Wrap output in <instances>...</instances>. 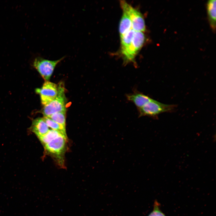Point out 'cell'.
<instances>
[{
	"label": "cell",
	"mask_w": 216,
	"mask_h": 216,
	"mask_svg": "<svg viewBox=\"0 0 216 216\" xmlns=\"http://www.w3.org/2000/svg\"><path fill=\"white\" fill-rule=\"evenodd\" d=\"M65 89L62 82L58 86V92L56 97L51 102L44 106L41 110L44 117H48L51 114L59 112L66 111V99Z\"/></svg>",
	"instance_id": "6da1fadb"
},
{
	"label": "cell",
	"mask_w": 216,
	"mask_h": 216,
	"mask_svg": "<svg viewBox=\"0 0 216 216\" xmlns=\"http://www.w3.org/2000/svg\"><path fill=\"white\" fill-rule=\"evenodd\" d=\"M175 105L165 104L152 99L144 106L138 109L139 116L156 117L160 114L172 111Z\"/></svg>",
	"instance_id": "7a4b0ae2"
},
{
	"label": "cell",
	"mask_w": 216,
	"mask_h": 216,
	"mask_svg": "<svg viewBox=\"0 0 216 216\" xmlns=\"http://www.w3.org/2000/svg\"><path fill=\"white\" fill-rule=\"evenodd\" d=\"M65 58L64 56L56 60H51L38 56L34 58L32 65L45 81H48L56 66Z\"/></svg>",
	"instance_id": "3957f363"
},
{
	"label": "cell",
	"mask_w": 216,
	"mask_h": 216,
	"mask_svg": "<svg viewBox=\"0 0 216 216\" xmlns=\"http://www.w3.org/2000/svg\"><path fill=\"white\" fill-rule=\"evenodd\" d=\"M67 137L60 136L52 140L44 147L45 151L52 156L60 164H64L63 156L66 148Z\"/></svg>",
	"instance_id": "277c9868"
},
{
	"label": "cell",
	"mask_w": 216,
	"mask_h": 216,
	"mask_svg": "<svg viewBox=\"0 0 216 216\" xmlns=\"http://www.w3.org/2000/svg\"><path fill=\"white\" fill-rule=\"evenodd\" d=\"M120 4L123 12L127 14L131 20L132 29L135 31H145V24L141 14L124 1H121Z\"/></svg>",
	"instance_id": "5b68a950"
},
{
	"label": "cell",
	"mask_w": 216,
	"mask_h": 216,
	"mask_svg": "<svg viewBox=\"0 0 216 216\" xmlns=\"http://www.w3.org/2000/svg\"><path fill=\"white\" fill-rule=\"evenodd\" d=\"M35 91L40 94L41 103L44 106L56 97L58 92V86L54 83L46 81L42 87L36 89Z\"/></svg>",
	"instance_id": "8992f818"
},
{
	"label": "cell",
	"mask_w": 216,
	"mask_h": 216,
	"mask_svg": "<svg viewBox=\"0 0 216 216\" xmlns=\"http://www.w3.org/2000/svg\"><path fill=\"white\" fill-rule=\"evenodd\" d=\"M145 40V36L142 32L135 31L128 52V56L130 60H134L135 57L143 45Z\"/></svg>",
	"instance_id": "52a82bcc"
},
{
	"label": "cell",
	"mask_w": 216,
	"mask_h": 216,
	"mask_svg": "<svg viewBox=\"0 0 216 216\" xmlns=\"http://www.w3.org/2000/svg\"><path fill=\"white\" fill-rule=\"evenodd\" d=\"M38 138L46 134L50 130L43 118H38L33 120L29 128Z\"/></svg>",
	"instance_id": "ba28073f"
},
{
	"label": "cell",
	"mask_w": 216,
	"mask_h": 216,
	"mask_svg": "<svg viewBox=\"0 0 216 216\" xmlns=\"http://www.w3.org/2000/svg\"><path fill=\"white\" fill-rule=\"evenodd\" d=\"M127 100L133 103L138 109L143 106L152 99L149 96L138 91L127 94Z\"/></svg>",
	"instance_id": "9c48e42d"
},
{
	"label": "cell",
	"mask_w": 216,
	"mask_h": 216,
	"mask_svg": "<svg viewBox=\"0 0 216 216\" xmlns=\"http://www.w3.org/2000/svg\"><path fill=\"white\" fill-rule=\"evenodd\" d=\"M216 0H209L207 4V9L209 24L212 29L216 28Z\"/></svg>",
	"instance_id": "30bf717a"
},
{
	"label": "cell",
	"mask_w": 216,
	"mask_h": 216,
	"mask_svg": "<svg viewBox=\"0 0 216 216\" xmlns=\"http://www.w3.org/2000/svg\"><path fill=\"white\" fill-rule=\"evenodd\" d=\"M135 31L132 29L123 35L121 36V52L124 55L130 46Z\"/></svg>",
	"instance_id": "8fae6325"
},
{
	"label": "cell",
	"mask_w": 216,
	"mask_h": 216,
	"mask_svg": "<svg viewBox=\"0 0 216 216\" xmlns=\"http://www.w3.org/2000/svg\"><path fill=\"white\" fill-rule=\"evenodd\" d=\"M132 29V23L130 19L127 14L123 12L119 28L120 37L125 34Z\"/></svg>",
	"instance_id": "7c38bea8"
},
{
	"label": "cell",
	"mask_w": 216,
	"mask_h": 216,
	"mask_svg": "<svg viewBox=\"0 0 216 216\" xmlns=\"http://www.w3.org/2000/svg\"><path fill=\"white\" fill-rule=\"evenodd\" d=\"M62 136H65L59 132L52 129H50L44 135L38 138L44 146L54 139Z\"/></svg>",
	"instance_id": "4fadbf2b"
},
{
	"label": "cell",
	"mask_w": 216,
	"mask_h": 216,
	"mask_svg": "<svg viewBox=\"0 0 216 216\" xmlns=\"http://www.w3.org/2000/svg\"><path fill=\"white\" fill-rule=\"evenodd\" d=\"M43 118L49 127L59 132L67 137L65 128L48 118L44 117Z\"/></svg>",
	"instance_id": "5bb4252c"
},
{
	"label": "cell",
	"mask_w": 216,
	"mask_h": 216,
	"mask_svg": "<svg viewBox=\"0 0 216 216\" xmlns=\"http://www.w3.org/2000/svg\"><path fill=\"white\" fill-rule=\"evenodd\" d=\"M66 112L64 111L56 112L46 117L51 119L65 128Z\"/></svg>",
	"instance_id": "9a60e30c"
},
{
	"label": "cell",
	"mask_w": 216,
	"mask_h": 216,
	"mask_svg": "<svg viewBox=\"0 0 216 216\" xmlns=\"http://www.w3.org/2000/svg\"><path fill=\"white\" fill-rule=\"evenodd\" d=\"M148 216H166L161 211L160 208V204L155 201L154 204L153 209Z\"/></svg>",
	"instance_id": "2e32d148"
}]
</instances>
